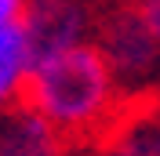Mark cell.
<instances>
[{"instance_id": "obj_6", "label": "cell", "mask_w": 160, "mask_h": 156, "mask_svg": "<svg viewBox=\"0 0 160 156\" xmlns=\"http://www.w3.org/2000/svg\"><path fill=\"white\" fill-rule=\"evenodd\" d=\"M102 156H160V113H131L102 138Z\"/></svg>"}, {"instance_id": "obj_5", "label": "cell", "mask_w": 160, "mask_h": 156, "mask_svg": "<svg viewBox=\"0 0 160 156\" xmlns=\"http://www.w3.org/2000/svg\"><path fill=\"white\" fill-rule=\"evenodd\" d=\"M33 73V55L26 33L18 26H0V113L18 105L26 95V80Z\"/></svg>"}, {"instance_id": "obj_1", "label": "cell", "mask_w": 160, "mask_h": 156, "mask_svg": "<svg viewBox=\"0 0 160 156\" xmlns=\"http://www.w3.org/2000/svg\"><path fill=\"white\" fill-rule=\"evenodd\" d=\"M22 102L44 116L66 142L106 138L124 116V95L98 58L95 44L37 62L26 80Z\"/></svg>"}, {"instance_id": "obj_7", "label": "cell", "mask_w": 160, "mask_h": 156, "mask_svg": "<svg viewBox=\"0 0 160 156\" xmlns=\"http://www.w3.org/2000/svg\"><path fill=\"white\" fill-rule=\"evenodd\" d=\"M135 11L142 15L146 29H149V33H153V40L160 44V0H138V4H135Z\"/></svg>"}, {"instance_id": "obj_3", "label": "cell", "mask_w": 160, "mask_h": 156, "mask_svg": "<svg viewBox=\"0 0 160 156\" xmlns=\"http://www.w3.org/2000/svg\"><path fill=\"white\" fill-rule=\"evenodd\" d=\"M95 22H98V11L91 0H26L22 33L29 44L33 66L51 55L91 44Z\"/></svg>"}, {"instance_id": "obj_8", "label": "cell", "mask_w": 160, "mask_h": 156, "mask_svg": "<svg viewBox=\"0 0 160 156\" xmlns=\"http://www.w3.org/2000/svg\"><path fill=\"white\" fill-rule=\"evenodd\" d=\"M22 11H26V0H0V26H18Z\"/></svg>"}, {"instance_id": "obj_4", "label": "cell", "mask_w": 160, "mask_h": 156, "mask_svg": "<svg viewBox=\"0 0 160 156\" xmlns=\"http://www.w3.org/2000/svg\"><path fill=\"white\" fill-rule=\"evenodd\" d=\"M0 156H66V138L18 102L0 113Z\"/></svg>"}, {"instance_id": "obj_2", "label": "cell", "mask_w": 160, "mask_h": 156, "mask_svg": "<svg viewBox=\"0 0 160 156\" xmlns=\"http://www.w3.org/2000/svg\"><path fill=\"white\" fill-rule=\"evenodd\" d=\"M91 44L106 62L109 76L124 98L146 95L160 76V44L146 29V22L135 7H109L102 11L91 33Z\"/></svg>"}, {"instance_id": "obj_9", "label": "cell", "mask_w": 160, "mask_h": 156, "mask_svg": "<svg viewBox=\"0 0 160 156\" xmlns=\"http://www.w3.org/2000/svg\"><path fill=\"white\" fill-rule=\"evenodd\" d=\"M95 7H102V11H109V7H135L138 0H91Z\"/></svg>"}]
</instances>
